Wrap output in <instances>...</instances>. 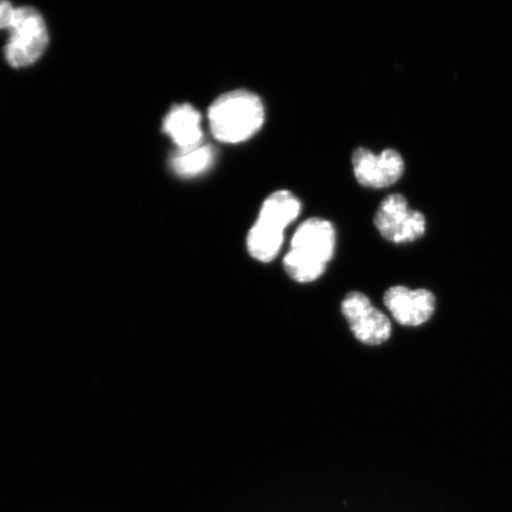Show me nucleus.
Here are the masks:
<instances>
[{
    "label": "nucleus",
    "instance_id": "f257e3e1",
    "mask_svg": "<svg viewBox=\"0 0 512 512\" xmlns=\"http://www.w3.org/2000/svg\"><path fill=\"white\" fill-rule=\"evenodd\" d=\"M335 247V228L329 221H305L294 233L290 252L285 256L287 274L298 283H312L325 272Z\"/></svg>",
    "mask_w": 512,
    "mask_h": 512
},
{
    "label": "nucleus",
    "instance_id": "f03ea898",
    "mask_svg": "<svg viewBox=\"0 0 512 512\" xmlns=\"http://www.w3.org/2000/svg\"><path fill=\"white\" fill-rule=\"evenodd\" d=\"M211 133L222 143L246 142L259 132L265 108L258 95L239 89L217 98L208 112Z\"/></svg>",
    "mask_w": 512,
    "mask_h": 512
},
{
    "label": "nucleus",
    "instance_id": "7ed1b4c3",
    "mask_svg": "<svg viewBox=\"0 0 512 512\" xmlns=\"http://www.w3.org/2000/svg\"><path fill=\"white\" fill-rule=\"evenodd\" d=\"M9 29L4 54L11 67H29L40 59L49 43L47 25L40 12L29 6L16 9Z\"/></svg>",
    "mask_w": 512,
    "mask_h": 512
},
{
    "label": "nucleus",
    "instance_id": "20e7f679",
    "mask_svg": "<svg viewBox=\"0 0 512 512\" xmlns=\"http://www.w3.org/2000/svg\"><path fill=\"white\" fill-rule=\"evenodd\" d=\"M375 226L384 239L394 243H409L426 232L425 216L408 207L405 196L390 195L381 203L375 215Z\"/></svg>",
    "mask_w": 512,
    "mask_h": 512
},
{
    "label": "nucleus",
    "instance_id": "39448f33",
    "mask_svg": "<svg viewBox=\"0 0 512 512\" xmlns=\"http://www.w3.org/2000/svg\"><path fill=\"white\" fill-rule=\"evenodd\" d=\"M342 312L355 337L364 344L379 345L392 334L389 318L371 304L366 294H348L342 304Z\"/></svg>",
    "mask_w": 512,
    "mask_h": 512
},
{
    "label": "nucleus",
    "instance_id": "423d86ee",
    "mask_svg": "<svg viewBox=\"0 0 512 512\" xmlns=\"http://www.w3.org/2000/svg\"><path fill=\"white\" fill-rule=\"evenodd\" d=\"M352 165L358 183L371 189L390 187L399 181L405 171L400 153L394 150H384L380 156H375L361 147L354 152Z\"/></svg>",
    "mask_w": 512,
    "mask_h": 512
},
{
    "label": "nucleus",
    "instance_id": "0eeeda50",
    "mask_svg": "<svg viewBox=\"0 0 512 512\" xmlns=\"http://www.w3.org/2000/svg\"><path fill=\"white\" fill-rule=\"evenodd\" d=\"M384 304L396 320L405 326H419L430 320L435 311V297L430 291L409 290L405 286L389 288Z\"/></svg>",
    "mask_w": 512,
    "mask_h": 512
},
{
    "label": "nucleus",
    "instance_id": "6e6552de",
    "mask_svg": "<svg viewBox=\"0 0 512 512\" xmlns=\"http://www.w3.org/2000/svg\"><path fill=\"white\" fill-rule=\"evenodd\" d=\"M163 132L179 150L200 145L203 138L201 113L189 104L176 105L164 119Z\"/></svg>",
    "mask_w": 512,
    "mask_h": 512
},
{
    "label": "nucleus",
    "instance_id": "1a4fd4ad",
    "mask_svg": "<svg viewBox=\"0 0 512 512\" xmlns=\"http://www.w3.org/2000/svg\"><path fill=\"white\" fill-rule=\"evenodd\" d=\"M300 202L290 191L274 192L262 204L259 219L267 227L284 232L287 226L297 219L300 213Z\"/></svg>",
    "mask_w": 512,
    "mask_h": 512
},
{
    "label": "nucleus",
    "instance_id": "9d476101",
    "mask_svg": "<svg viewBox=\"0 0 512 512\" xmlns=\"http://www.w3.org/2000/svg\"><path fill=\"white\" fill-rule=\"evenodd\" d=\"M214 160L213 147L200 144L190 149L178 150L171 158V168L178 176L195 177L209 170Z\"/></svg>",
    "mask_w": 512,
    "mask_h": 512
},
{
    "label": "nucleus",
    "instance_id": "9b49d317",
    "mask_svg": "<svg viewBox=\"0 0 512 512\" xmlns=\"http://www.w3.org/2000/svg\"><path fill=\"white\" fill-rule=\"evenodd\" d=\"M283 242L284 232L267 227L258 221L248 234V252L256 260L270 262L279 254Z\"/></svg>",
    "mask_w": 512,
    "mask_h": 512
},
{
    "label": "nucleus",
    "instance_id": "f8f14e48",
    "mask_svg": "<svg viewBox=\"0 0 512 512\" xmlns=\"http://www.w3.org/2000/svg\"><path fill=\"white\" fill-rule=\"evenodd\" d=\"M14 6L9 2L0 0V29H9L15 15Z\"/></svg>",
    "mask_w": 512,
    "mask_h": 512
}]
</instances>
